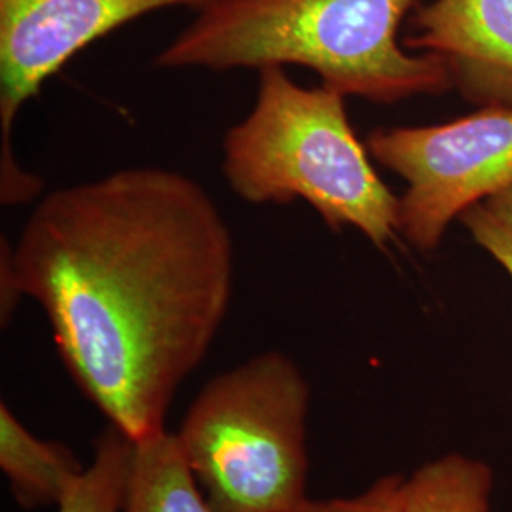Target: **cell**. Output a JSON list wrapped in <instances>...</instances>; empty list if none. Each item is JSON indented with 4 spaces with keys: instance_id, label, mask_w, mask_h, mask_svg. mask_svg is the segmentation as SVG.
<instances>
[{
    "instance_id": "obj_1",
    "label": "cell",
    "mask_w": 512,
    "mask_h": 512,
    "mask_svg": "<svg viewBox=\"0 0 512 512\" xmlns=\"http://www.w3.org/2000/svg\"><path fill=\"white\" fill-rule=\"evenodd\" d=\"M14 266L80 391L139 440L165 429L179 385L215 342L236 251L202 184L148 165L42 196Z\"/></svg>"
},
{
    "instance_id": "obj_2",
    "label": "cell",
    "mask_w": 512,
    "mask_h": 512,
    "mask_svg": "<svg viewBox=\"0 0 512 512\" xmlns=\"http://www.w3.org/2000/svg\"><path fill=\"white\" fill-rule=\"evenodd\" d=\"M418 0H217L154 57L165 71L304 67L344 97L391 105L452 90L446 61L399 40Z\"/></svg>"
},
{
    "instance_id": "obj_3",
    "label": "cell",
    "mask_w": 512,
    "mask_h": 512,
    "mask_svg": "<svg viewBox=\"0 0 512 512\" xmlns=\"http://www.w3.org/2000/svg\"><path fill=\"white\" fill-rule=\"evenodd\" d=\"M370 160L346 97L304 88L281 65L258 71L253 109L222 137V173L243 202L302 200L332 230L351 226L385 249L399 234V198Z\"/></svg>"
},
{
    "instance_id": "obj_4",
    "label": "cell",
    "mask_w": 512,
    "mask_h": 512,
    "mask_svg": "<svg viewBox=\"0 0 512 512\" xmlns=\"http://www.w3.org/2000/svg\"><path fill=\"white\" fill-rule=\"evenodd\" d=\"M310 397L300 366L275 349L203 387L175 435L217 511L304 509Z\"/></svg>"
},
{
    "instance_id": "obj_5",
    "label": "cell",
    "mask_w": 512,
    "mask_h": 512,
    "mask_svg": "<svg viewBox=\"0 0 512 512\" xmlns=\"http://www.w3.org/2000/svg\"><path fill=\"white\" fill-rule=\"evenodd\" d=\"M366 148L399 175V234L421 253L437 251L469 207L512 188V109L480 107L437 126L378 128Z\"/></svg>"
},
{
    "instance_id": "obj_6",
    "label": "cell",
    "mask_w": 512,
    "mask_h": 512,
    "mask_svg": "<svg viewBox=\"0 0 512 512\" xmlns=\"http://www.w3.org/2000/svg\"><path fill=\"white\" fill-rule=\"evenodd\" d=\"M217 0H0V162L16 160L19 110L48 78L95 40L167 8L203 10Z\"/></svg>"
},
{
    "instance_id": "obj_7",
    "label": "cell",
    "mask_w": 512,
    "mask_h": 512,
    "mask_svg": "<svg viewBox=\"0 0 512 512\" xmlns=\"http://www.w3.org/2000/svg\"><path fill=\"white\" fill-rule=\"evenodd\" d=\"M403 44L440 55L465 101L512 109V0L421 4Z\"/></svg>"
},
{
    "instance_id": "obj_8",
    "label": "cell",
    "mask_w": 512,
    "mask_h": 512,
    "mask_svg": "<svg viewBox=\"0 0 512 512\" xmlns=\"http://www.w3.org/2000/svg\"><path fill=\"white\" fill-rule=\"evenodd\" d=\"M0 469L27 509H57L86 473L71 448L31 433L6 403L0 404Z\"/></svg>"
},
{
    "instance_id": "obj_9",
    "label": "cell",
    "mask_w": 512,
    "mask_h": 512,
    "mask_svg": "<svg viewBox=\"0 0 512 512\" xmlns=\"http://www.w3.org/2000/svg\"><path fill=\"white\" fill-rule=\"evenodd\" d=\"M122 512H219L194 475L175 433L133 440Z\"/></svg>"
},
{
    "instance_id": "obj_10",
    "label": "cell",
    "mask_w": 512,
    "mask_h": 512,
    "mask_svg": "<svg viewBox=\"0 0 512 512\" xmlns=\"http://www.w3.org/2000/svg\"><path fill=\"white\" fill-rule=\"evenodd\" d=\"M490 488L488 465L458 454L444 456L404 480L401 512H490Z\"/></svg>"
},
{
    "instance_id": "obj_11",
    "label": "cell",
    "mask_w": 512,
    "mask_h": 512,
    "mask_svg": "<svg viewBox=\"0 0 512 512\" xmlns=\"http://www.w3.org/2000/svg\"><path fill=\"white\" fill-rule=\"evenodd\" d=\"M133 440L109 425L95 440L92 463L57 512H122Z\"/></svg>"
},
{
    "instance_id": "obj_12",
    "label": "cell",
    "mask_w": 512,
    "mask_h": 512,
    "mask_svg": "<svg viewBox=\"0 0 512 512\" xmlns=\"http://www.w3.org/2000/svg\"><path fill=\"white\" fill-rule=\"evenodd\" d=\"M404 478L384 476L363 494L315 501L310 499L300 512H401Z\"/></svg>"
},
{
    "instance_id": "obj_13",
    "label": "cell",
    "mask_w": 512,
    "mask_h": 512,
    "mask_svg": "<svg viewBox=\"0 0 512 512\" xmlns=\"http://www.w3.org/2000/svg\"><path fill=\"white\" fill-rule=\"evenodd\" d=\"M459 220L471 232L480 247H484L512 277V230L495 219L484 203L469 207Z\"/></svg>"
},
{
    "instance_id": "obj_14",
    "label": "cell",
    "mask_w": 512,
    "mask_h": 512,
    "mask_svg": "<svg viewBox=\"0 0 512 512\" xmlns=\"http://www.w3.org/2000/svg\"><path fill=\"white\" fill-rule=\"evenodd\" d=\"M25 296L21 293L18 283V274L14 266V245L6 238H2L0 247V321L2 329L10 325L19 302Z\"/></svg>"
},
{
    "instance_id": "obj_15",
    "label": "cell",
    "mask_w": 512,
    "mask_h": 512,
    "mask_svg": "<svg viewBox=\"0 0 512 512\" xmlns=\"http://www.w3.org/2000/svg\"><path fill=\"white\" fill-rule=\"evenodd\" d=\"M482 203L486 205V209L494 215L495 219L503 222L512 230V188H507Z\"/></svg>"
},
{
    "instance_id": "obj_16",
    "label": "cell",
    "mask_w": 512,
    "mask_h": 512,
    "mask_svg": "<svg viewBox=\"0 0 512 512\" xmlns=\"http://www.w3.org/2000/svg\"><path fill=\"white\" fill-rule=\"evenodd\" d=\"M42 188H44V183H42V186H40V190H38L37 196H38V194H40V192H42ZM37 196H33V198H31V200H29V202H33V200H35V198H37ZM29 202H25V203H29ZM2 203H4V205H8V207H16V205H21V203H16V205H12V203H6V202H4V200H2Z\"/></svg>"
}]
</instances>
